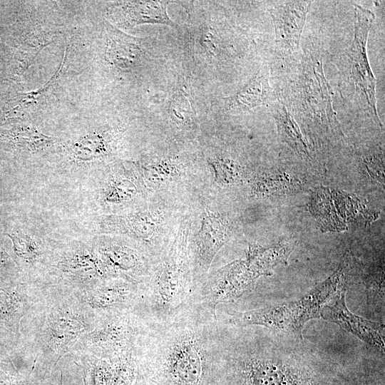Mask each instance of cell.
Instances as JSON below:
<instances>
[{
    "mask_svg": "<svg viewBox=\"0 0 385 385\" xmlns=\"http://www.w3.org/2000/svg\"><path fill=\"white\" fill-rule=\"evenodd\" d=\"M21 324L20 345L34 359V374L43 380L82 336L98 325L99 319L78 293L58 287L41 286L38 299Z\"/></svg>",
    "mask_w": 385,
    "mask_h": 385,
    "instance_id": "6da1fadb",
    "label": "cell"
},
{
    "mask_svg": "<svg viewBox=\"0 0 385 385\" xmlns=\"http://www.w3.org/2000/svg\"><path fill=\"white\" fill-rule=\"evenodd\" d=\"M294 76L287 90L289 108L308 126L342 135L322 57L312 51H305Z\"/></svg>",
    "mask_w": 385,
    "mask_h": 385,
    "instance_id": "7a4b0ae2",
    "label": "cell"
},
{
    "mask_svg": "<svg viewBox=\"0 0 385 385\" xmlns=\"http://www.w3.org/2000/svg\"><path fill=\"white\" fill-rule=\"evenodd\" d=\"M344 288L341 270L316 286L300 299L277 306L235 314L231 322L237 325H262L291 333L302 338L307 322L320 317L323 307L330 303Z\"/></svg>",
    "mask_w": 385,
    "mask_h": 385,
    "instance_id": "3957f363",
    "label": "cell"
},
{
    "mask_svg": "<svg viewBox=\"0 0 385 385\" xmlns=\"http://www.w3.org/2000/svg\"><path fill=\"white\" fill-rule=\"evenodd\" d=\"M374 20L372 11L354 4V39L342 56L341 71L343 81L351 88L349 97L359 110L366 113L381 127L376 108V79L369 62L366 48L369 32Z\"/></svg>",
    "mask_w": 385,
    "mask_h": 385,
    "instance_id": "277c9868",
    "label": "cell"
},
{
    "mask_svg": "<svg viewBox=\"0 0 385 385\" xmlns=\"http://www.w3.org/2000/svg\"><path fill=\"white\" fill-rule=\"evenodd\" d=\"M112 277L94 246L76 245L53 253L39 284L82 293Z\"/></svg>",
    "mask_w": 385,
    "mask_h": 385,
    "instance_id": "5b68a950",
    "label": "cell"
},
{
    "mask_svg": "<svg viewBox=\"0 0 385 385\" xmlns=\"http://www.w3.org/2000/svg\"><path fill=\"white\" fill-rule=\"evenodd\" d=\"M190 221L180 222L170 248L154 273L153 289L156 303L162 307L175 306L181 299L189 275L188 240Z\"/></svg>",
    "mask_w": 385,
    "mask_h": 385,
    "instance_id": "8992f818",
    "label": "cell"
},
{
    "mask_svg": "<svg viewBox=\"0 0 385 385\" xmlns=\"http://www.w3.org/2000/svg\"><path fill=\"white\" fill-rule=\"evenodd\" d=\"M137 335V323L131 312L111 316L82 336L69 354L110 359L135 347Z\"/></svg>",
    "mask_w": 385,
    "mask_h": 385,
    "instance_id": "52a82bcc",
    "label": "cell"
},
{
    "mask_svg": "<svg viewBox=\"0 0 385 385\" xmlns=\"http://www.w3.org/2000/svg\"><path fill=\"white\" fill-rule=\"evenodd\" d=\"M239 370L245 385H320L304 366L273 354L247 356L240 361Z\"/></svg>",
    "mask_w": 385,
    "mask_h": 385,
    "instance_id": "ba28073f",
    "label": "cell"
},
{
    "mask_svg": "<svg viewBox=\"0 0 385 385\" xmlns=\"http://www.w3.org/2000/svg\"><path fill=\"white\" fill-rule=\"evenodd\" d=\"M41 292V285L24 280L0 287V355L19 347L21 322Z\"/></svg>",
    "mask_w": 385,
    "mask_h": 385,
    "instance_id": "9c48e42d",
    "label": "cell"
},
{
    "mask_svg": "<svg viewBox=\"0 0 385 385\" xmlns=\"http://www.w3.org/2000/svg\"><path fill=\"white\" fill-rule=\"evenodd\" d=\"M172 213L168 206L151 205L125 215L110 217L107 225L111 230L126 235L151 249L170 233Z\"/></svg>",
    "mask_w": 385,
    "mask_h": 385,
    "instance_id": "30bf717a",
    "label": "cell"
},
{
    "mask_svg": "<svg viewBox=\"0 0 385 385\" xmlns=\"http://www.w3.org/2000/svg\"><path fill=\"white\" fill-rule=\"evenodd\" d=\"M273 265L274 262L267 251H250L245 260L228 265L215 276L210 290L212 301L215 304L239 297L257 277L267 273Z\"/></svg>",
    "mask_w": 385,
    "mask_h": 385,
    "instance_id": "8fae6325",
    "label": "cell"
},
{
    "mask_svg": "<svg viewBox=\"0 0 385 385\" xmlns=\"http://www.w3.org/2000/svg\"><path fill=\"white\" fill-rule=\"evenodd\" d=\"M138 283L123 277H112L78 294L100 321L131 312L138 297Z\"/></svg>",
    "mask_w": 385,
    "mask_h": 385,
    "instance_id": "7c38bea8",
    "label": "cell"
},
{
    "mask_svg": "<svg viewBox=\"0 0 385 385\" xmlns=\"http://www.w3.org/2000/svg\"><path fill=\"white\" fill-rule=\"evenodd\" d=\"M166 368L170 378L178 385H198L203 379L206 359L202 344L197 336L185 333L170 346Z\"/></svg>",
    "mask_w": 385,
    "mask_h": 385,
    "instance_id": "4fadbf2b",
    "label": "cell"
},
{
    "mask_svg": "<svg viewBox=\"0 0 385 385\" xmlns=\"http://www.w3.org/2000/svg\"><path fill=\"white\" fill-rule=\"evenodd\" d=\"M234 230V222L229 216L203 206L201 225L194 236L193 253L195 262L202 272L207 271L220 250L229 240Z\"/></svg>",
    "mask_w": 385,
    "mask_h": 385,
    "instance_id": "5bb4252c",
    "label": "cell"
},
{
    "mask_svg": "<svg viewBox=\"0 0 385 385\" xmlns=\"http://www.w3.org/2000/svg\"><path fill=\"white\" fill-rule=\"evenodd\" d=\"M311 1H274L270 9L275 31V50L285 58L297 51Z\"/></svg>",
    "mask_w": 385,
    "mask_h": 385,
    "instance_id": "9a60e30c",
    "label": "cell"
},
{
    "mask_svg": "<svg viewBox=\"0 0 385 385\" xmlns=\"http://www.w3.org/2000/svg\"><path fill=\"white\" fill-rule=\"evenodd\" d=\"M320 317L337 324L341 329L384 351V340L381 325L363 319L349 310L345 302V289L341 290L330 303L322 307Z\"/></svg>",
    "mask_w": 385,
    "mask_h": 385,
    "instance_id": "2e32d148",
    "label": "cell"
},
{
    "mask_svg": "<svg viewBox=\"0 0 385 385\" xmlns=\"http://www.w3.org/2000/svg\"><path fill=\"white\" fill-rule=\"evenodd\" d=\"M95 248L113 277L138 282L146 272L143 257L135 248L115 242H103Z\"/></svg>",
    "mask_w": 385,
    "mask_h": 385,
    "instance_id": "e0dca14e",
    "label": "cell"
},
{
    "mask_svg": "<svg viewBox=\"0 0 385 385\" xmlns=\"http://www.w3.org/2000/svg\"><path fill=\"white\" fill-rule=\"evenodd\" d=\"M272 88L267 67H261L235 94L225 98L227 110L231 112L247 111L273 102Z\"/></svg>",
    "mask_w": 385,
    "mask_h": 385,
    "instance_id": "ac0fdd59",
    "label": "cell"
},
{
    "mask_svg": "<svg viewBox=\"0 0 385 385\" xmlns=\"http://www.w3.org/2000/svg\"><path fill=\"white\" fill-rule=\"evenodd\" d=\"M138 173L147 190L164 189L175 185L188 175V166L177 159L162 157L138 165Z\"/></svg>",
    "mask_w": 385,
    "mask_h": 385,
    "instance_id": "d6986e66",
    "label": "cell"
},
{
    "mask_svg": "<svg viewBox=\"0 0 385 385\" xmlns=\"http://www.w3.org/2000/svg\"><path fill=\"white\" fill-rule=\"evenodd\" d=\"M145 188L138 173L135 175H113L103 188V197L108 205H121L145 196Z\"/></svg>",
    "mask_w": 385,
    "mask_h": 385,
    "instance_id": "ffe728a7",
    "label": "cell"
},
{
    "mask_svg": "<svg viewBox=\"0 0 385 385\" xmlns=\"http://www.w3.org/2000/svg\"><path fill=\"white\" fill-rule=\"evenodd\" d=\"M279 138L304 157H309L307 145L293 115L284 103L273 101L270 104Z\"/></svg>",
    "mask_w": 385,
    "mask_h": 385,
    "instance_id": "44dd1931",
    "label": "cell"
},
{
    "mask_svg": "<svg viewBox=\"0 0 385 385\" xmlns=\"http://www.w3.org/2000/svg\"><path fill=\"white\" fill-rule=\"evenodd\" d=\"M72 355L81 369L83 385H112L113 367L111 359Z\"/></svg>",
    "mask_w": 385,
    "mask_h": 385,
    "instance_id": "7402d4cb",
    "label": "cell"
},
{
    "mask_svg": "<svg viewBox=\"0 0 385 385\" xmlns=\"http://www.w3.org/2000/svg\"><path fill=\"white\" fill-rule=\"evenodd\" d=\"M164 1H142L135 4L130 10V20L135 24L160 23L174 24L166 12Z\"/></svg>",
    "mask_w": 385,
    "mask_h": 385,
    "instance_id": "603a6c76",
    "label": "cell"
},
{
    "mask_svg": "<svg viewBox=\"0 0 385 385\" xmlns=\"http://www.w3.org/2000/svg\"><path fill=\"white\" fill-rule=\"evenodd\" d=\"M135 347L111 358L113 367L112 385H133L137 371Z\"/></svg>",
    "mask_w": 385,
    "mask_h": 385,
    "instance_id": "cb8c5ba5",
    "label": "cell"
},
{
    "mask_svg": "<svg viewBox=\"0 0 385 385\" xmlns=\"http://www.w3.org/2000/svg\"><path fill=\"white\" fill-rule=\"evenodd\" d=\"M207 162L212 169L215 183L220 185L237 183L244 178L240 165L229 158L217 156L208 159Z\"/></svg>",
    "mask_w": 385,
    "mask_h": 385,
    "instance_id": "d4e9b609",
    "label": "cell"
},
{
    "mask_svg": "<svg viewBox=\"0 0 385 385\" xmlns=\"http://www.w3.org/2000/svg\"><path fill=\"white\" fill-rule=\"evenodd\" d=\"M40 380L31 373L21 374L6 354L0 355V385H39Z\"/></svg>",
    "mask_w": 385,
    "mask_h": 385,
    "instance_id": "484cf974",
    "label": "cell"
},
{
    "mask_svg": "<svg viewBox=\"0 0 385 385\" xmlns=\"http://www.w3.org/2000/svg\"><path fill=\"white\" fill-rule=\"evenodd\" d=\"M170 113L174 120L183 125H192L195 118V111L187 97L176 96L170 104Z\"/></svg>",
    "mask_w": 385,
    "mask_h": 385,
    "instance_id": "4316f807",
    "label": "cell"
},
{
    "mask_svg": "<svg viewBox=\"0 0 385 385\" xmlns=\"http://www.w3.org/2000/svg\"><path fill=\"white\" fill-rule=\"evenodd\" d=\"M14 262L9 254L0 247V277H8L14 273Z\"/></svg>",
    "mask_w": 385,
    "mask_h": 385,
    "instance_id": "83f0119b",
    "label": "cell"
}]
</instances>
